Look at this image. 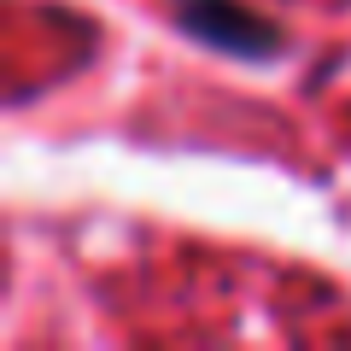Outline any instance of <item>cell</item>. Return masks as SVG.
<instances>
[{
	"mask_svg": "<svg viewBox=\"0 0 351 351\" xmlns=\"http://www.w3.org/2000/svg\"><path fill=\"white\" fill-rule=\"evenodd\" d=\"M176 24L188 29L193 41L217 47V53H240V59H269V53H281L276 24H263L258 12H246L234 0H176Z\"/></svg>",
	"mask_w": 351,
	"mask_h": 351,
	"instance_id": "cell-1",
	"label": "cell"
}]
</instances>
